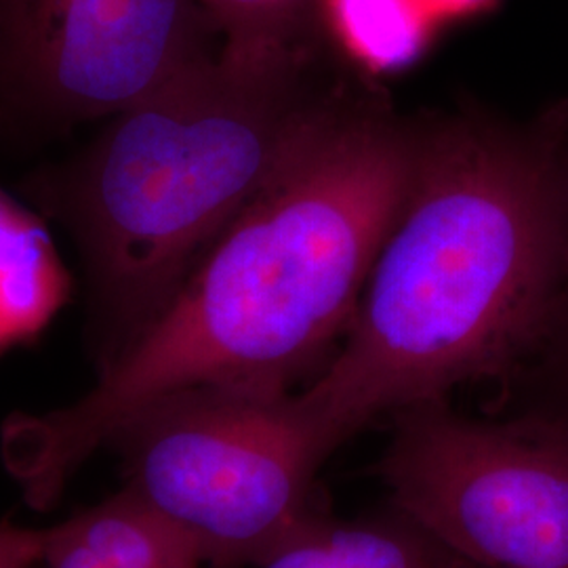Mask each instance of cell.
<instances>
[{
	"label": "cell",
	"instance_id": "277c9868",
	"mask_svg": "<svg viewBox=\"0 0 568 568\" xmlns=\"http://www.w3.org/2000/svg\"><path fill=\"white\" fill-rule=\"evenodd\" d=\"M122 490L204 567L260 568L326 514L316 476L339 445L300 392L190 387L133 415Z\"/></svg>",
	"mask_w": 568,
	"mask_h": 568
},
{
	"label": "cell",
	"instance_id": "8fae6325",
	"mask_svg": "<svg viewBox=\"0 0 568 568\" xmlns=\"http://www.w3.org/2000/svg\"><path fill=\"white\" fill-rule=\"evenodd\" d=\"M222 51L246 60H300L323 51V0H199Z\"/></svg>",
	"mask_w": 568,
	"mask_h": 568
},
{
	"label": "cell",
	"instance_id": "5bb4252c",
	"mask_svg": "<svg viewBox=\"0 0 568 568\" xmlns=\"http://www.w3.org/2000/svg\"><path fill=\"white\" fill-rule=\"evenodd\" d=\"M497 0H424L432 18H466L488 11Z\"/></svg>",
	"mask_w": 568,
	"mask_h": 568
},
{
	"label": "cell",
	"instance_id": "30bf717a",
	"mask_svg": "<svg viewBox=\"0 0 568 568\" xmlns=\"http://www.w3.org/2000/svg\"><path fill=\"white\" fill-rule=\"evenodd\" d=\"M323 28L366 72H392L424 53L432 13L424 0H323Z\"/></svg>",
	"mask_w": 568,
	"mask_h": 568
},
{
	"label": "cell",
	"instance_id": "9c48e42d",
	"mask_svg": "<svg viewBox=\"0 0 568 568\" xmlns=\"http://www.w3.org/2000/svg\"><path fill=\"white\" fill-rule=\"evenodd\" d=\"M260 568L476 567L389 504L352 523H337L326 516Z\"/></svg>",
	"mask_w": 568,
	"mask_h": 568
},
{
	"label": "cell",
	"instance_id": "7a4b0ae2",
	"mask_svg": "<svg viewBox=\"0 0 568 568\" xmlns=\"http://www.w3.org/2000/svg\"><path fill=\"white\" fill-rule=\"evenodd\" d=\"M417 119L413 183L337 354L300 394L342 447L405 406L499 382L568 270V100Z\"/></svg>",
	"mask_w": 568,
	"mask_h": 568
},
{
	"label": "cell",
	"instance_id": "4fadbf2b",
	"mask_svg": "<svg viewBox=\"0 0 568 568\" xmlns=\"http://www.w3.org/2000/svg\"><path fill=\"white\" fill-rule=\"evenodd\" d=\"M42 567V530L0 523V568Z\"/></svg>",
	"mask_w": 568,
	"mask_h": 568
},
{
	"label": "cell",
	"instance_id": "ba28073f",
	"mask_svg": "<svg viewBox=\"0 0 568 568\" xmlns=\"http://www.w3.org/2000/svg\"><path fill=\"white\" fill-rule=\"evenodd\" d=\"M47 568H204L182 537L121 490L42 530Z\"/></svg>",
	"mask_w": 568,
	"mask_h": 568
},
{
	"label": "cell",
	"instance_id": "52a82bcc",
	"mask_svg": "<svg viewBox=\"0 0 568 568\" xmlns=\"http://www.w3.org/2000/svg\"><path fill=\"white\" fill-rule=\"evenodd\" d=\"M70 295L47 220L0 187V354L34 342Z\"/></svg>",
	"mask_w": 568,
	"mask_h": 568
},
{
	"label": "cell",
	"instance_id": "8992f818",
	"mask_svg": "<svg viewBox=\"0 0 568 568\" xmlns=\"http://www.w3.org/2000/svg\"><path fill=\"white\" fill-rule=\"evenodd\" d=\"M220 51L199 0H0V143L108 121Z\"/></svg>",
	"mask_w": 568,
	"mask_h": 568
},
{
	"label": "cell",
	"instance_id": "3957f363",
	"mask_svg": "<svg viewBox=\"0 0 568 568\" xmlns=\"http://www.w3.org/2000/svg\"><path fill=\"white\" fill-rule=\"evenodd\" d=\"M349 79L325 53L220 51L21 180L26 201L79 255L98 373L163 314Z\"/></svg>",
	"mask_w": 568,
	"mask_h": 568
},
{
	"label": "cell",
	"instance_id": "7c38bea8",
	"mask_svg": "<svg viewBox=\"0 0 568 568\" xmlns=\"http://www.w3.org/2000/svg\"><path fill=\"white\" fill-rule=\"evenodd\" d=\"M497 384L495 417L568 427V270L532 339Z\"/></svg>",
	"mask_w": 568,
	"mask_h": 568
},
{
	"label": "cell",
	"instance_id": "5b68a950",
	"mask_svg": "<svg viewBox=\"0 0 568 568\" xmlns=\"http://www.w3.org/2000/svg\"><path fill=\"white\" fill-rule=\"evenodd\" d=\"M392 417L389 504L476 568H568V427L476 419L447 398Z\"/></svg>",
	"mask_w": 568,
	"mask_h": 568
},
{
	"label": "cell",
	"instance_id": "6da1fadb",
	"mask_svg": "<svg viewBox=\"0 0 568 568\" xmlns=\"http://www.w3.org/2000/svg\"><path fill=\"white\" fill-rule=\"evenodd\" d=\"M415 159L417 119L354 74L95 386L72 405L7 419L0 453L28 506H55L95 450L169 394L295 392L344 342Z\"/></svg>",
	"mask_w": 568,
	"mask_h": 568
}]
</instances>
